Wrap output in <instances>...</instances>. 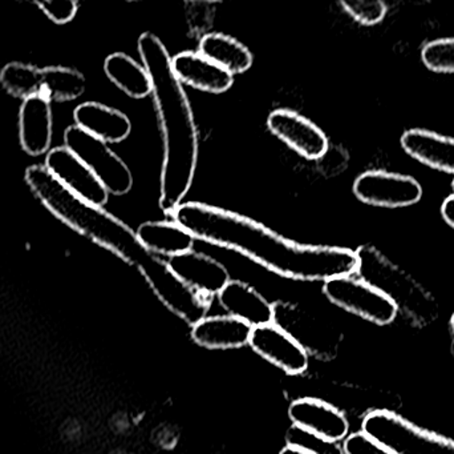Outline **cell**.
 I'll return each mask as SVG.
<instances>
[{
	"mask_svg": "<svg viewBox=\"0 0 454 454\" xmlns=\"http://www.w3.org/2000/svg\"><path fill=\"white\" fill-rule=\"evenodd\" d=\"M323 293L333 306L381 327L391 324L397 316L394 303L359 277L328 280L323 284Z\"/></svg>",
	"mask_w": 454,
	"mask_h": 454,
	"instance_id": "cell-9",
	"label": "cell"
},
{
	"mask_svg": "<svg viewBox=\"0 0 454 454\" xmlns=\"http://www.w3.org/2000/svg\"><path fill=\"white\" fill-rule=\"evenodd\" d=\"M354 194L364 204L381 208L410 207L420 202L423 187L416 179L387 171H367L354 183Z\"/></svg>",
	"mask_w": 454,
	"mask_h": 454,
	"instance_id": "cell-10",
	"label": "cell"
},
{
	"mask_svg": "<svg viewBox=\"0 0 454 454\" xmlns=\"http://www.w3.org/2000/svg\"><path fill=\"white\" fill-rule=\"evenodd\" d=\"M254 328L229 315L207 316L192 327V340L212 351L239 349L250 344Z\"/></svg>",
	"mask_w": 454,
	"mask_h": 454,
	"instance_id": "cell-18",
	"label": "cell"
},
{
	"mask_svg": "<svg viewBox=\"0 0 454 454\" xmlns=\"http://www.w3.org/2000/svg\"><path fill=\"white\" fill-rule=\"evenodd\" d=\"M288 418L293 426L330 442H344L348 436L349 423L346 416L323 400L311 397L295 400L288 408Z\"/></svg>",
	"mask_w": 454,
	"mask_h": 454,
	"instance_id": "cell-15",
	"label": "cell"
},
{
	"mask_svg": "<svg viewBox=\"0 0 454 454\" xmlns=\"http://www.w3.org/2000/svg\"><path fill=\"white\" fill-rule=\"evenodd\" d=\"M108 79L132 99H144L152 93L151 77L145 67L124 52H114L104 61Z\"/></svg>",
	"mask_w": 454,
	"mask_h": 454,
	"instance_id": "cell-24",
	"label": "cell"
},
{
	"mask_svg": "<svg viewBox=\"0 0 454 454\" xmlns=\"http://www.w3.org/2000/svg\"><path fill=\"white\" fill-rule=\"evenodd\" d=\"M452 187H453V192H454V179H453V184H452ZM454 195V194H453Z\"/></svg>",
	"mask_w": 454,
	"mask_h": 454,
	"instance_id": "cell-34",
	"label": "cell"
},
{
	"mask_svg": "<svg viewBox=\"0 0 454 454\" xmlns=\"http://www.w3.org/2000/svg\"><path fill=\"white\" fill-rule=\"evenodd\" d=\"M362 431L392 454H454V440L427 431L391 410H372Z\"/></svg>",
	"mask_w": 454,
	"mask_h": 454,
	"instance_id": "cell-6",
	"label": "cell"
},
{
	"mask_svg": "<svg viewBox=\"0 0 454 454\" xmlns=\"http://www.w3.org/2000/svg\"><path fill=\"white\" fill-rule=\"evenodd\" d=\"M359 259L356 275L363 282L383 293L411 323L427 327L436 322L440 307L436 299L404 269L392 263L373 245L355 251Z\"/></svg>",
	"mask_w": 454,
	"mask_h": 454,
	"instance_id": "cell-4",
	"label": "cell"
},
{
	"mask_svg": "<svg viewBox=\"0 0 454 454\" xmlns=\"http://www.w3.org/2000/svg\"><path fill=\"white\" fill-rule=\"evenodd\" d=\"M26 181L35 196L59 220L136 267L172 314L185 312L193 304V291L175 276L167 261L149 252L137 232L124 221L69 192L43 165L27 168Z\"/></svg>",
	"mask_w": 454,
	"mask_h": 454,
	"instance_id": "cell-2",
	"label": "cell"
},
{
	"mask_svg": "<svg viewBox=\"0 0 454 454\" xmlns=\"http://www.w3.org/2000/svg\"><path fill=\"white\" fill-rule=\"evenodd\" d=\"M442 213L444 220L454 229V195L442 203Z\"/></svg>",
	"mask_w": 454,
	"mask_h": 454,
	"instance_id": "cell-31",
	"label": "cell"
},
{
	"mask_svg": "<svg viewBox=\"0 0 454 454\" xmlns=\"http://www.w3.org/2000/svg\"><path fill=\"white\" fill-rule=\"evenodd\" d=\"M0 84L13 98L40 96L50 101H71L85 92L84 75L71 67L39 68L32 64L11 61L0 71Z\"/></svg>",
	"mask_w": 454,
	"mask_h": 454,
	"instance_id": "cell-5",
	"label": "cell"
},
{
	"mask_svg": "<svg viewBox=\"0 0 454 454\" xmlns=\"http://www.w3.org/2000/svg\"><path fill=\"white\" fill-rule=\"evenodd\" d=\"M341 447L344 454H392L363 431L348 434Z\"/></svg>",
	"mask_w": 454,
	"mask_h": 454,
	"instance_id": "cell-29",
	"label": "cell"
},
{
	"mask_svg": "<svg viewBox=\"0 0 454 454\" xmlns=\"http://www.w3.org/2000/svg\"><path fill=\"white\" fill-rule=\"evenodd\" d=\"M286 442L309 454H344L340 442H330L295 426L286 434Z\"/></svg>",
	"mask_w": 454,
	"mask_h": 454,
	"instance_id": "cell-26",
	"label": "cell"
},
{
	"mask_svg": "<svg viewBox=\"0 0 454 454\" xmlns=\"http://www.w3.org/2000/svg\"><path fill=\"white\" fill-rule=\"evenodd\" d=\"M138 239L156 256H173L193 251L194 237L175 221H146L138 227Z\"/></svg>",
	"mask_w": 454,
	"mask_h": 454,
	"instance_id": "cell-22",
	"label": "cell"
},
{
	"mask_svg": "<svg viewBox=\"0 0 454 454\" xmlns=\"http://www.w3.org/2000/svg\"><path fill=\"white\" fill-rule=\"evenodd\" d=\"M138 53L148 71L152 93L164 139V162L160 179L159 204L170 216L191 191L199 162V131L183 83L176 76L172 56L159 36L144 32Z\"/></svg>",
	"mask_w": 454,
	"mask_h": 454,
	"instance_id": "cell-3",
	"label": "cell"
},
{
	"mask_svg": "<svg viewBox=\"0 0 454 454\" xmlns=\"http://www.w3.org/2000/svg\"><path fill=\"white\" fill-rule=\"evenodd\" d=\"M74 119V125L106 144L121 143L132 133V123L124 112L98 101L77 106Z\"/></svg>",
	"mask_w": 454,
	"mask_h": 454,
	"instance_id": "cell-20",
	"label": "cell"
},
{
	"mask_svg": "<svg viewBox=\"0 0 454 454\" xmlns=\"http://www.w3.org/2000/svg\"><path fill=\"white\" fill-rule=\"evenodd\" d=\"M279 454H309L304 452V450H299V448L290 447V445H286L282 450H280Z\"/></svg>",
	"mask_w": 454,
	"mask_h": 454,
	"instance_id": "cell-32",
	"label": "cell"
},
{
	"mask_svg": "<svg viewBox=\"0 0 454 454\" xmlns=\"http://www.w3.org/2000/svg\"><path fill=\"white\" fill-rule=\"evenodd\" d=\"M248 346L287 375H303L309 370V356L306 351L272 323L254 328Z\"/></svg>",
	"mask_w": 454,
	"mask_h": 454,
	"instance_id": "cell-14",
	"label": "cell"
},
{
	"mask_svg": "<svg viewBox=\"0 0 454 454\" xmlns=\"http://www.w3.org/2000/svg\"><path fill=\"white\" fill-rule=\"evenodd\" d=\"M44 167L61 186L80 199L101 208L108 203L109 194L106 187L66 146L50 149Z\"/></svg>",
	"mask_w": 454,
	"mask_h": 454,
	"instance_id": "cell-11",
	"label": "cell"
},
{
	"mask_svg": "<svg viewBox=\"0 0 454 454\" xmlns=\"http://www.w3.org/2000/svg\"><path fill=\"white\" fill-rule=\"evenodd\" d=\"M267 127L291 149L309 160L325 154L330 141L327 135L311 120L291 109H275L267 117Z\"/></svg>",
	"mask_w": 454,
	"mask_h": 454,
	"instance_id": "cell-12",
	"label": "cell"
},
{
	"mask_svg": "<svg viewBox=\"0 0 454 454\" xmlns=\"http://www.w3.org/2000/svg\"><path fill=\"white\" fill-rule=\"evenodd\" d=\"M421 59L427 68L439 74H454V37L432 40L424 45Z\"/></svg>",
	"mask_w": 454,
	"mask_h": 454,
	"instance_id": "cell-25",
	"label": "cell"
},
{
	"mask_svg": "<svg viewBox=\"0 0 454 454\" xmlns=\"http://www.w3.org/2000/svg\"><path fill=\"white\" fill-rule=\"evenodd\" d=\"M402 146L410 156L428 167L454 175V139L427 130L407 131Z\"/></svg>",
	"mask_w": 454,
	"mask_h": 454,
	"instance_id": "cell-21",
	"label": "cell"
},
{
	"mask_svg": "<svg viewBox=\"0 0 454 454\" xmlns=\"http://www.w3.org/2000/svg\"><path fill=\"white\" fill-rule=\"evenodd\" d=\"M170 216L194 239L240 253L286 279L325 283L354 276L359 267L349 248L299 244L247 216L205 203H183Z\"/></svg>",
	"mask_w": 454,
	"mask_h": 454,
	"instance_id": "cell-1",
	"label": "cell"
},
{
	"mask_svg": "<svg viewBox=\"0 0 454 454\" xmlns=\"http://www.w3.org/2000/svg\"><path fill=\"white\" fill-rule=\"evenodd\" d=\"M167 263L180 282L209 300L220 295L231 280L223 264L196 251L173 256Z\"/></svg>",
	"mask_w": 454,
	"mask_h": 454,
	"instance_id": "cell-13",
	"label": "cell"
},
{
	"mask_svg": "<svg viewBox=\"0 0 454 454\" xmlns=\"http://www.w3.org/2000/svg\"><path fill=\"white\" fill-rule=\"evenodd\" d=\"M173 71L183 84L209 93H223L234 84V76L205 58L199 51H183L172 58Z\"/></svg>",
	"mask_w": 454,
	"mask_h": 454,
	"instance_id": "cell-16",
	"label": "cell"
},
{
	"mask_svg": "<svg viewBox=\"0 0 454 454\" xmlns=\"http://www.w3.org/2000/svg\"><path fill=\"white\" fill-rule=\"evenodd\" d=\"M50 20L56 24H67L74 20L79 11V3L74 0H44L35 2Z\"/></svg>",
	"mask_w": 454,
	"mask_h": 454,
	"instance_id": "cell-28",
	"label": "cell"
},
{
	"mask_svg": "<svg viewBox=\"0 0 454 454\" xmlns=\"http://www.w3.org/2000/svg\"><path fill=\"white\" fill-rule=\"evenodd\" d=\"M199 52L221 68L234 75L243 74L253 66L254 56L246 45L221 32H210L200 40Z\"/></svg>",
	"mask_w": 454,
	"mask_h": 454,
	"instance_id": "cell-23",
	"label": "cell"
},
{
	"mask_svg": "<svg viewBox=\"0 0 454 454\" xmlns=\"http://www.w3.org/2000/svg\"><path fill=\"white\" fill-rule=\"evenodd\" d=\"M52 124L50 100L40 96L24 99L19 111V138L23 151L31 156L50 152Z\"/></svg>",
	"mask_w": 454,
	"mask_h": 454,
	"instance_id": "cell-17",
	"label": "cell"
},
{
	"mask_svg": "<svg viewBox=\"0 0 454 454\" xmlns=\"http://www.w3.org/2000/svg\"><path fill=\"white\" fill-rule=\"evenodd\" d=\"M340 4L352 19L363 26L380 23L387 13V5L380 0H341Z\"/></svg>",
	"mask_w": 454,
	"mask_h": 454,
	"instance_id": "cell-27",
	"label": "cell"
},
{
	"mask_svg": "<svg viewBox=\"0 0 454 454\" xmlns=\"http://www.w3.org/2000/svg\"><path fill=\"white\" fill-rule=\"evenodd\" d=\"M450 325H452V330L454 332V314H453L452 319H450Z\"/></svg>",
	"mask_w": 454,
	"mask_h": 454,
	"instance_id": "cell-33",
	"label": "cell"
},
{
	"mask_svg": "<svg viewBox=\"0 0 454 454\" xmlns=\"http://www.w3.org/2000/svg\"><path fill=\"white\" fill-rule=\"evenodd\" d=\"M272 324L287 333L309 357L333 360L338 354L341 335L325 320L298 304L277 301Z\"/></svg>",
	"mask_w": 454,
	"mask_h": 454,
	"instance_id": "cell-7",
	"label": "cell"
},
{
	"mask_svg": "<svg viewBox=\"0 0 454 454\" xmlns=\"http://www.w3.org/2000/svg\"><path fill=\"white\" fill-rule=\"evenodd\" d=\"M217 298L229 316L242 320L253 328L272 323L274 304L247 283L230 280Z\"/></svg>",
	"mask_w": 454,
	"mask_h": 454,
	"instance_id": "cell-19",
	"label": "cell"
},
{
	"mask_svg": "<svg viewBox=\"0 0 454 454\" xmlns=\"http://www.w3.org/2000/svg\"><path fill=\"white\" fill-rule=\"evenodd\" d=\"M64 143L98 176L109 195L122 196L132 189V171L106 141L85 132L77 125H69L64 132Z\"/></svg>",
	"mask_w": 454,
	"mask_h": 454,
	"instance_id": "cell-8",
	"label": "cell"
},
{
	"mask_svg": "<svg viewBox=\"0 0 454 454\" xmlns=\"http://www.w3.org/2000/svg\"><path fill=\"white\" fill-rule=\"evenodd\" d=\"M320 172L325 176H336L343 172L348 165V154L346 149L339 146L328 147L325 154L317 160Z\"/></svg>",
	"mask_w": 454,
	"mask_h": 454,
	"instance_id": "cell-30",
	"label": "cell"
}]
</instances>
